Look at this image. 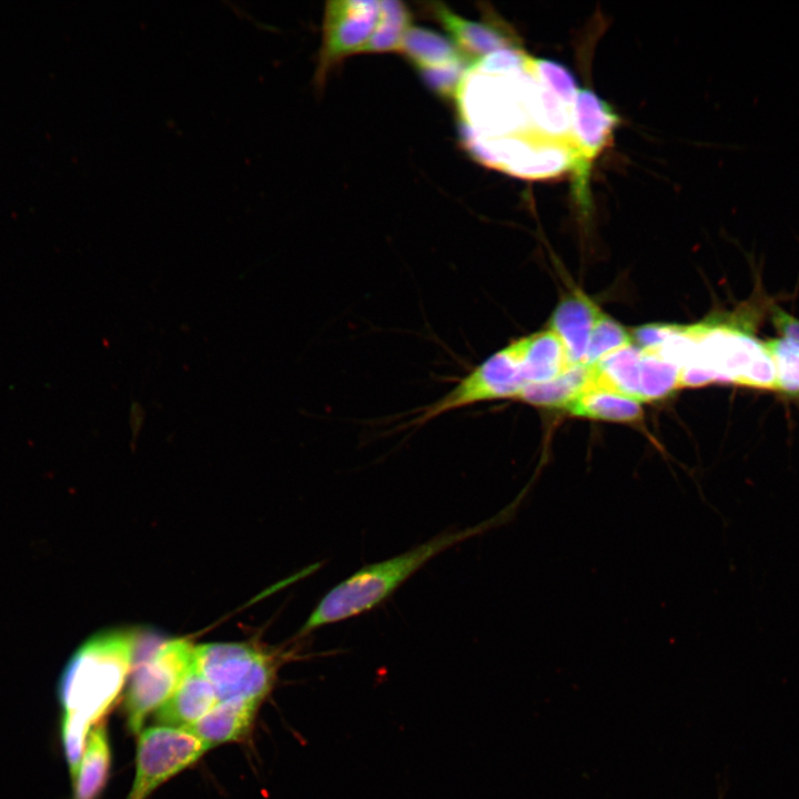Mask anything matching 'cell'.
<instances>
[{"label": "cell", "instance_id": "6da1fadb", "mask_svg": "<svg viewBox=\"0 0 799 799\" xmlns=\"http://www.w3.org/2000/svg\"><path fill=\"white\" fill-rule=\"evenodd\" d=\"M138 631L94 634L62 670L58 696L63 708L61 738L65 759L80 761L91 727L100 722L121 694L131 671Z\"/></svg>", "mask_w": 799, "mask_h": 799}, {"label": "cell", "instance_id": "7a4b0ae2", "mask_svg": "<svg viewBox=\"0 0 799 799\" xmlns=\"http://www.w3.org/2000/svg\"><path fill=\"white\" fill-rule=\"evenodd\" d=\"M505 515L507 514L502 513L463 529L445 530L397 556L361 567L321 598L300 629L299 636L374 609L432 558L493 528Z\"/></svg>", "mask_w": 799, "mask_h": 799}, {"label": "cell", "instance_id": "3957f363", "mask_svg": "<svg viewBox=\"0 0 799 799\" xmlns=\"http://www.w3.org/2000/svg\"><path fill=\"white\" fill-rule=\"evenodd\" d=\"M690 331L696 342V357L688 366L709 371L717 383L777 391L769 351L747 322L711 320L690 325Z\"/></svg>", "mask_w": 799, "mask_h": 799}, {"label": "cell", "instance_id": "277c9868", "mask_svg": "<svg viewBox=\"0 0 799 799\" xmlns=\"http://www.w3.org/2000/svg\"><path fill=\"white\" fill-rule=\"evenodd\" d=\"M194 647L183 638L138 633L130 680L124 698L127 725L138 734L148 716L158 710L188 674Z\"/></svg>", "mask_w": 799, "mask_h": 799}, {"label": "cell", "instance_id": "5b68a950", "mask_svg": "<svg viewBox=\"0 0 799 799\" xmlns=\"http://www.w3.org/2000/svg\"><path fill=\"white\" fill-rule=\"evenodd\" d=\"M290 657L249 643H209L194 647L193 665L219 701L241 698L262 702L275 682L281 661Z\"/></svg>", "mask_w": 799, "mask_h": 799}, {"label": "cell", "instance_id": "8992f818", "mask_svg": "<svg viewBox=\"0 0 799 799\" xmlns=\"http://www.w3.org/2000/svg\"><path fill=\"white\" fill-rule=\"evenodd\" d=\"M526 386L514 341L489 355L445 395L418 409L408 426H422L449 412L475 404L519 397Z\"/></svg>", "mask_w": 799, "mask_h": 799}, {"label": "cell", "instance_id": "52a82bcc", "mask_svg": "<svg viewBox=\"0 0 799 799\" xmlns=\"http://www.w3.org/2000/svg\"><path fill=\"white\" fill-rule=\"evenodd\" d=\"M209 749L205 742L182 728L156 726L143 730L138 740L135 776L125 799H146Z\"/></svg>", "mask_w": 799, "mask_h": 799}, {"label": "cell", "instance_id": "ba28073f", "mask_svg": "<svg viewBox=\"0 0 799 799\" xmlns=\"http://www.w3.org/2000/svg\"><path fill=\"white\" fill-rule=\"evenodd\" d=\"M380 1L335 0L326 2L315 81L321 85L328 72L345 58L363 53L378 17Z\"/></svg>", "mask_w": 799, "mask_h": 799}, {"label": "cell", "instance_id": "9c48e42d", "mask_svg": "<svg viewBox=\"0 0 799 799\" xmlns=\"http://www.w3.org/2000/svg\"><path fill=\"white\" fill-rule=\"evenodd\" d=\"M620 117L614 108L589 88L578 89L573 107V136L579 155V168L573 176V190L579 208L587 212L588 180L594 160L611 144Z\"/></svg>", "mask_w": 799, "mask_h": 799}, {"label": "cell", "instance_id": "30bf717a", "mask_svg": "<svg viewBox=\"0 0 799 799\" xmlns=\"http://www.w3.org/2000/svg\"><path fill=\"white\" fill-rule=\"evenodd\" d=\"M400 53L416 69L426 85L445 99L455 97L471 67L451 39L418 27L408 30Z\"/></svg>", "mask_w": 799, "mask_h": 799}, {"label": "cell", "instance_id": "8fae6325", "mask_svg": "<svg viewBox=\"0 0 799 799\" xmlns=\"http://www.w3.org/2000/svg\"><path fill=\"white\" fill-rule=\"evenodd\" d=\"M425 10L445 29L451 41L469 62L499 50L523 48L513 28L496 14L492 16V10H487V16L481 21L463 18L443 2L425 3Z\"/></svg>", "mask_w": 799, "mask_h": 799}, {"label": "cell", "instance_id": "7c38bea8", "mask_svg": "<svg viewBox=\"0 0 799 799\" xmlns=\"http://www.w3.org/2000/svg\"><path fill=\"white\" fill-rule=\"evenodd\" d=\"M601 312L583 293H573L564 299L550 317V330L562 341L569 362L583 363L591 331Z\"/></svg>", "mask_w": 799, "mask_h": 799}, {"label": "cell", "instance_id": "4fadbf2b", "mask_svg": "<svg viewBox=\"0 0 799 799\" xmlns=\"http://www.w3.org/2000/svg\"><path fill=\"white\" fill-rule=\"evenodd\" d=\"M219 698L209 681L192 665L172 696L156 710L161 726L186 729L209 712Z\"/></svg>", "mask_w": 799, "mask_h": 799}, {"label": "cell", "instance_id": "5bb4252c", "mask_svg": "<svg viewBox=\"0 0 799 799\" xmlns=\"http://www.w3.org/2000/svg\"><path fill=\"white\" fill-rule=\"evenodd\" d=\"M260 705V701L241 698L220 701L185 730L210 748L239 740L251 728Z\"/></svg>", "mask_w": 799, "mask_h": 799}, {"label": "cell", "instance_id": "9a60e30c", "mask_svg": "<svg viewBox=\"0 0 799 799\" xmlns=\"http://www.w3.org/2000/svg\"><path fill=\"white\" fill-rule=\"evenodd\" d=\"M527 384L550 381L570 365L559 337L550 328L514 341Z\"/></svg>", "mask_w": 799, "mask_h": 799}, {"label": "cell", "instance_id": "2e32d148", "mask_svg": "<svg viewBox=\"0 0 799 799\" xmlns=\"http://www.w3.org/2000/svg\"><path fill=\"white\" fill-rule=\"evenodd\" d=\"M595 382L594 365L574 364L550 381L527 384L518 400L535 406L567 408L580 393Z\"/></svg>", "mask_w": 799, "mask_h": 799}, {"label": "cell", "instance_id": "e0dca14e", "mask_svg": "<svg viewBox=\"0 0 799 799\" xmlns=\"http://www.w3.org/2000/svg\"><path fill=\"white\" fill-rule=\"evenodd\" d=\"M566 409L575 416L610 422L633 423L643 416L638 401L596 382L580 393Z\"/></svg>", "mask_w": 799, "mask_h": 799}, {"label": "cell", "instance_id": "ac0fdd59", "mask_svg": "<svg viewBox=\"0 0 799 799\" xmlns=\"http://www.w3.org/2000/svg\"><path fill=\"white\" fill-rule=\"evenodd\" d=\"M111 751L104 721L91 729L77 772L72 799H97L108 780Z\"/></svg>", "mask_w": 799, "mask_h": 799}, {"label": "cell", "instance_id": "d6986e66", "mask_svg": "<svg viewBox=\"0 0 799 799\" xmlns=\"http://www.w3.org/2000/svg\"><path fill=\"white\" fill-rule=\"evenodd\" d=\"M412 27V13L404 2L380 1L376 24L363 53L400 52Z\"/></svg>", "mask_w": 799, "mask_h": 799}, {"label": "cell", "instance_id": "ffe728a7", "mask_svg": "<svg viewBox=\"0 0 799 799\" xmlns=\"http://www.w3.org/2000/svg\"><path fill=\"white\" fill-rule=\"evenodd\" d=\"M680 368L658 353L643 350L639 370L637 401L661 400L680 388Z\"/></svg>", "mask_w": 799, "mask_h": 799}, {"label": "cell", "instance_id": "44dd1931", "mask_svg": "<svg viewBox=\"0 0 799 799\" xmlns=\"http://www.w3.org/2000/svg\"><path fill=\"white\" fill-rule=\"evenodd\" d=\"M631 344L629 332L601 313L591 331L583 363L594 365L605 356Z\"/></svg>", "mask_w": 799, "mask_h": 799}, {"label": "cell", "instance_id": "7402d4cb", "mask_svg": "<svg viewBox=\"0 0 799 799\" xmlns=\"http://www.w3.org/2000/svg\"><path fill=\"white\" fill-rule=\"evenodd\" d=\"M771 356L777 381V391L799 398V348L785 338L765 342Z\"/></svg>", "mask_w": 799, "mask_h": 799}, {"label": "cell", "instance_id": "603a6c76", "mask_svg": "<svg viewBox=\"0 0 799 799\" xmlns=\"http://www.w3.org/2000/svg\"><path fill=\"white\" fill-rule=\"evenodd\" d=\"M539 79L566 105L574 107L578 87L572 72L562 63L535 58Z\"/></svg>", "mask_w": 799, "mask_h": 799}, {"label": "cell", "instance_id": "cb8c5ba5", "mask_svg": "<svg viewBox=\"0 0 799 799\" xmlns=\"http://www.w3.org/2000/svg\"><path fill=\"white\" fill-rule=\"evenodd\" d=\"M677 328V324H646L637 327L631 338L635 340L637 346L641 350L655 351L668 340Z\"/></svg>", "mask_w": 799, "mask_h": 799}, {"label": "cell", "instance_id": "d4e9b609", "mask_svg": "<svg viewBox=\"0 0 799 799\" xmlns=\"http://www.w3.org/2000/svg\"><path fill=\"white\" fill-rule=\"evenodd\" d=\"M771 321L783 338L799 348V320L786 313L782 309L773 306Z\"/></svg>", "mask_w": 799, "mask_h": 799}]
</instances>
